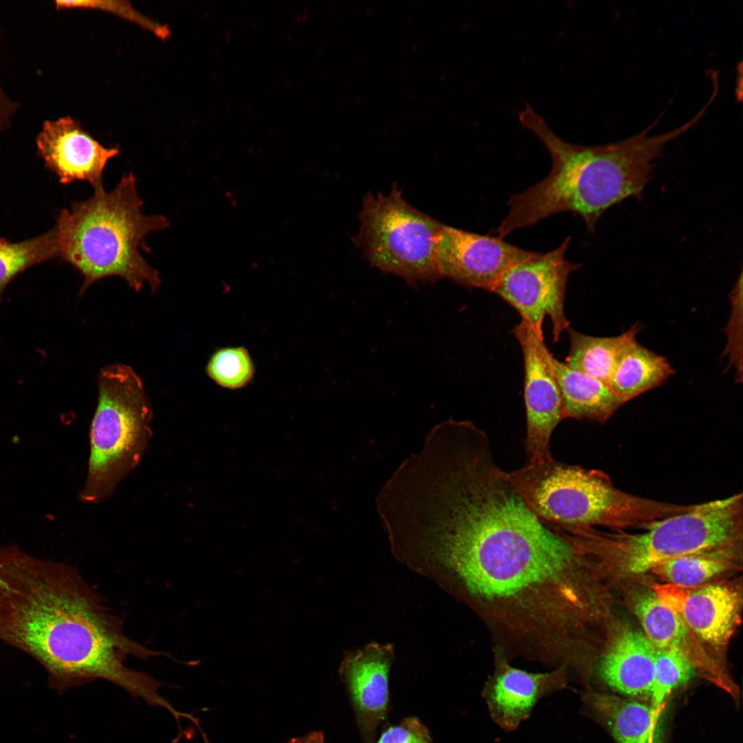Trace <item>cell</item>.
Returning a JSON list of instances; mask_svg holds the SVG:
<instances>
[{
    "mask_svg": "<svg viewBox=\"0 0 743 743\" xmlns=\"http://www.w3.org/2000/svg\"><path fill=\"white\" fill-rule=\"evenodd\" d=\"M429 564L440 567L510 661L566 667L578 677L592 667L607 590L572 543L534 514L476 513L445 537Z\"/></svg>",
    "mask_w": 743,
    "mask_h": 743,
    "instance_id": "6da1fadb",
    "label": "cell"
},
{
    "mask_svg": "<svg viewBox=\"0 0 743 743\" xmlns=\"http://www.w3.org/2000/svg\"><path fill=\"white\" fill-rule=\"evenodd\" d=\"M522 126L544 144L552 167L541 181L512 195L509 211L495 230L504 238L552 215H579L588 231L610 207L629 197L640 199L658 158L655 142L640 132L624 140L598 146L566 142L528 105L519 112Z\"/></svg>",
    "mask_w": 743,
    "mask_h": 743,
    "instance_id": "7a4b0ae2",
    "label": "cell"
},
{
    "mask_svg": "<svg viewBox=\"0 0 743 743\" xmlns=\"http://www.w3.org/2000/svg\"><path fill=\"white\" fill-rule=\"evenodd\" d=\"M88 200L72 203L61 211L53 228L58 258L83 277L80 294L94 283L119 277L136 291L149 284L154 292L161 280L158 272L142 257L140 249L150 250L146 236L167 228L162 215H147L132 172L122 175L107 191L94 188Z\"/></svg>",
    "mask_w": 743,
    "mask_h": 743,
    "instance_id": "3957f363",
    "label": "cell"
},
{
    "mask_svg": "<svg viewBox=\"0 0 743 743\" xmlns=\"http://www.w3.org/2000/svg\"><path fill=\"white\" fill-rule=\"evenodd\" d=\"M638 532L593 527L559 529L585 556L607 588L638 580L658 565L685 554L742 545L743 495L692 504L651 521Z\"/></svg>",
    "mask_w": 743,
    "mask_h": 743,
    "instance_id": "277c9868",
    "label": "cell"
},
{
    "mask_svg": "<svg viewBox=\"0 0 743 743\" xmlns=\"http://www.w3.org/2000/svg\"><path fill=\"white\" fill-rule=\"evenodd\" d=\"M505 473L528 508L551 528H639L689 508L627 493L599 470L554 458Z\"/></svg>",
    "mask_w": 743,
    "mask_h": 743,
    "instance_id": "5b68a950",
    "label": "cell"
},
{
    "mask_svg": "<svg viewBox=\"0 0 743 743\" xmlns=\"http://www.w3.org/2000/svg\"><path fill=\"white\" fill-rule=\"evenodd\" d=\"M152 409L141 378L129 366L101 370L90 429L87 477L79 499L97 504L110 497L139 463L151 435Z\"/></svg>",
    "mask_w": 743,
    "mask_h": 743,
    "instance_id": "8992f818",
    "label": "cell"
},
{
    "mask_svg": "<svg viewBox=\"0 0 743 743\" xmlns=\"http://www.w3.org/2000/svg\"><path fill=\"white\" fill-rule=\"evenodd\" d=\"M358 217L353 241L374 267L412 285L442 277L435 252L442 224L409 204L396 185L386 195L368 193Z\"/></svg>",
    "mask_w": 743,
    "mask_h": 743,
    "instance_id": "52a82bcc",
    "label": "cell"
},
{
    "mask_svg": "<svg viewBox=\"0 0 743 743\" xmlns=\"http://www.w3.org/2000/svg\"><path fill=\"white\" fill-rule=\"evenodd\" d=\"M570 240L567 237L559 246L547 252H535L506 271L490 291L513 306L542 337L543 321L548 316L554 342L570 326L564 312L568 279L582 266L565 257Z\"/></svg>",
    "mask_w": 743,
    "mask_h": 743,
    "instance_id": "ba28073f",
    "label": "cell"
},
{
    "mask_svg": "<svg viewBox=\"0 0 743 743\" xmlns=\"http://www.w3.org/2000/svg\"><path fill=\"white\" fill-rule=\"evenodd\" d=\"M651 590L722 661V656L742 620L741 585L720 582L684 588L663 583L654 585Z\"/></svg>",
    "mask_w": 743,
    "mask_h": 743,
    "instance_id": "9c48e42d",
    "label": "cell"
},
{
    "mask_svg": "<svg viewBox=\"0 0 743 743\" xmlns=\"http://www.w3.org/2000/svg\"><path fill=\"white\" fill-rule=\"evenodd\" d=\"M523 355L524 396L526 411L525 447L528 463L553 458L550 439L561 418L560 390L549 362L543 337L524 321L512 330Z\"/></svg>",
    "mask_w": 743,
    "mask_h": 743,
    "instance_id": "30bf717a",
    "label": "cell"
},
{
    "mask_svg": "<svg viewBox=\"0 0 743 743\" xmlns=\"http://www.w3.org/2000/svg\"><path fill=\"white\" fill-rule=\"evenodd\" d=\"M435 252L442 277L467 288L488 291L510 268L535 252L497 236L480 235L443 224Z\"/></svg>",
    "mask_w": 743,
    "mask_h": 743,
    "instance_id": "8fae6325",
    "label": "cell"
},
{
    "mask_svg": "<svg viewBox=\"0 0 743 743\" xmlns=\"http://www.w3.org/2000/svg\"><path fill=\"white\" fill-rule=\"evenodd\" d=\"M493 671L484 684L482 697L492 720L506 731L527 720L543 698L568 688L566 667L534 673L514 667L502 650L492 647Z\"/></svg>",
    "mask_w": 743,
    "mask_h": 743,
    "instance_id": "7c38bea8",
    "label": "cell"
},
{
    "mask_svg": "<svg viewBox=\"0 0 743 743\" xmlns=\"http://www.w3.org/2000/svg\"><path fill=\"white\" fill-rule=\"evenodd\" d=\"M38 153L63 184L87 181L103 185L108 161L120 151L103 147L69 116L47 120L36 137Z\"/></svg>",
    "mask_w": 743,
    "mask_h": 743,
    "instance_id": "4fadbf2b",
    "label": "cell"
},
{
    "mask_svg": "<svg viewBox=\"0 0 743 743\" xmlns=\"http://www.w3.org/2000/svg\"><path fill=\"white\" fill-rule=\"evenodd\" d=\"M393 661L390 645L372 643L346 656L340 676L363 743H375L389 711V675Z\"/></svg>",
    "mask_w": 743,
    "mask_h": 743,
    "instance_id": "5bb4252c",
    "label": "cell"
},
{
    "mask_svg": "<svg viewBox=\"0 0 743 743\" xmlns=\"http://www.w3.org/2000/svg\"><path fill=\"white\" fill-rule=\"evenodd\" d=\"M633 611L643 632L656 649H671L681 653L697 672L737 700L738 687L722 661L696 636L680 617L662 603L652 590L636 594Z\"/></svg>",
    "mask_w": 743,
    "mask_h": 743,
    "instance_id": "9a60e30c",
    "label": "cell"
},
{
    "mask_svg": "<svg viewBox=\"0 0 743 743\" xmlns=\"http://www.w3.org/2000/svg\"><path fill=\"white\" fill-rule=\"evenodd\" d=\"M656 655V647L642 630L621 625L604 639L594 673L615 691L650 700Z\"/></svg>",
    "mask_w": 743,
    "mask_h": 743,
    "instance_id": "2e32d148",
    "label": "cell"
},
{
    "mask_svg": "<svg viewBox=\"0 0 743 743\" xmlns=\"http://www.w3.org/2000/svg\"><path fill=\"white\" fill-rule=\"evenodd\" d=\"M561 396V418L605 422L623 405L603 382L567 366L549 354Z\"/></svg>",
    "mask_w": 743,
    "mask_h": 743,
    "instance_id": "e0dca14e",
    "label": "cell"
},
{
    "mask_svg": "<svg viewBox=\"0 0 743 743\" xmlns=\"http://www.w3.org/2000/svg\"><path fill=\"white\" fill-rule=\"evenodd\" d=\"M585 709L611 731L617 743H647L655 735L661 713L639 701L588 689Z\"/></svg>",
    "mask_w": 743,
    "mask_h": 743,
    "instance_id": "ac0fdd59",
    "label": "cell"
},
{
    "mask_svg": "<svg viewBox=\"0 0 743 743\" xmlns=\"http://www.w3.org/2000/svg\"><path fill=\"white\" fill-rule=\"evenodd\" d=\"M675 371L667 359L639 344L625 347L607 385L624 404L660 386Z\"/></svg>",
    "mask_w": 743,
    "mask_h": 743,
    "instance_id": "d6986e66",
    "label": "cell"
},
{
    "mask_svg": "<svg viewBox=\"0 0 743 743\" xmlns=\"http://www.w3.org/2000/svg\"><path fill=\"white\" fill-rule=\"evenodd\" d=\"M742 550L740 545L690 553L661 563L650 573L665 583L684 588L700 586L722 574L741 569Z\"/></svg>",
    "mask_w": 743,
    "mask_h": 743,
    "instance_id": "ffe728a7",
    "label": "cell"
},
{
    "mask_svg": "<svg viewBox=\"0 0 743 743\" xmlns=\"http://www.w3.org/2000/svg\"><path fill=\"white\" fill-rule=\"evenodd\" d=\"M566 330L570 348L564 363L607 385L625 347L639 332L640 325L635 324L622 334L612 337L586 335L570 326Z\"/></svg>",
    "mask_w": 743,
    "mask_h": 743,
    "instance_id": "44dd1931",
    "label": "cell"
},
{
    "mask_svg": "<svg viewBox=\"0 0 743 743\" xmlns=\"http://www.w3.org/2000/svg\"><path fill=\"white\" fill-rule=\"evenodd\" d=\"M54 258L58 255L54 229L19 242L0 239V301L7 286L19 274Z\"/></svg>",
    "mask_w": 743,
    "mask_h": 743,
    "instance_id": "7402d4cb",
    "label": "cell"
},
{
    "mask_svg": "<svg viewBox=\"0 0 743 743\" xmlns=\"http://www.w3.org/2000/svg\"><path fill=\"white\" fill-rule=\"evenodd\" d=\"M696 673L692 663L681 653L671 649H656L650 696L652 708L662 712L671 692L690 680Z\"/></svg>",
    "mask_w": 743,
    "mask_h": 743,
    "instance_id": "603a6c76",
    "label": "cell"
},
{
    "mask_svg": "<svg viewBox=\"0 0 743 743\" xmlns=\"http://www.w3.org/2000/svg\"><path fill=\"white\" fill-rule=\"evenodd\" d=\"M206 370L217 385L229 389L247 386L255 374L254 363L244 347L219 349L211 356Z\"/></svg>",
    "mask_w": 743,
    "mask_h": 743,
    "instance_id": "cb8c5ba5",
    "label": "cell"
},
{
    "mask_svg": "<svg viewBox=\"0 0 743 743\" xmlns=\"http://www.w3.org/2000/svg\"><path fill=\"white\" fill-rule=\"evenodd\" d=\"M58 9L87 8L113 13L153 33L160 39L170 34L168 28L144 16L125 1H56Z\"/></svg>",
    "mask_w": 743,
    "mask_h": 743,
    "instance_id": "d4e9b609",
    "label": "cell"
},
{
    "mask_svg": "<svg viewBox=\"0 0 743 743\" xmlns=\"http://www.w3.org/2000/svg\"><path fill=\"white\" fill-rule=\"evenodd\" d=\"M375 743H433L428 728L415 716L386 726Z\"/></svg>",
    "mask_w": 743,
    "mask_h": 743,
    "instance_id": "484cf974",
    "label": "cell"
},
{
    "mask_svg": "<svg viewBox=\"0 0 743 743\" xmlns=\"http://www.w3.org/2000/svg\"><path fill=\"white\" fill-rule=\"evenodd\" d=\"M1 34L0 30V39ZM19 107V104L6 94L0 81V134L10 127Z\"/></svg>",
    "mask_w": 743,
    "mask_h": 743,
    "instance_id": "4316f807",
    "label": "cell"
},
{
    "mask_svg": "<svg viewBox=\"0 0 743 743\" xmlns=\"http://www.w3.org/2000/svg\"><path fill=\"white\" fill-rule=\"evenodd\" d=\"M288 743H325L321 731H312L303 736L294 737Z\"/></svg>",
    "mask_w": 743,
    "mask_h": 743,
    "instance_id": "83f0119b",
    "label": "cell"
},
{
    "mask_svg": "<svg viewBox=\"0 0 743 743\" xmlns=\"http://www.w3.org/2000/svg\"><path fill=\"white\" fill-rule=\"evenodd\" d=\"M654 736H655V735H653V736H652V737H651L649 738V741L647 742V743H654V738H655V737H654Z\"/></svg>",
    "mask_w": 743,
    "mask_h": 743,
    "instance_id": "f1b7e54d",
    "label": "cell"
}]
</instances>
